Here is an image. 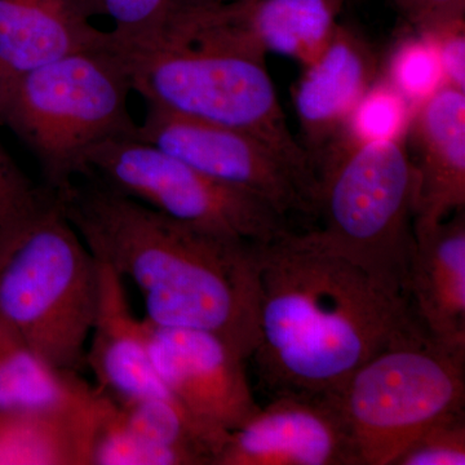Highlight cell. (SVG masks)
I'll return each mask as SVG.
<instances>
[{
	"instance_id": "obj_3",
	"label": "cell",
	"mask_w": 465,
	"mask_h": 465,
	"mask_svg": "<svg viewBox=\"0 0 465 465\" xmlns=\"http://www.w3.org/2000/svg\"><path fill=\"white\" fill-rule=\"evenodd\" d=\"M131 92L114 45L79 52L0 79V124L25 143L43 185L58 195L87 173L85 158L94 146L136 137Z\"/></svg>"
},
{
	"instance_id": "obj_26",
	"label": "cell",
	"mask_w": 465,
	"mask_h": 465,
	"mask_svg": "<svg viewBox=\"0 0 465 465\" xmlns=\"http://www.w3.org/2000/svg\"><path fill=\"white\" fill-rule=\"evenodd\" d=\"M409 29L424 33L465 18V0H390Z\"/></svg>"
},
{
	"instance_id": "obj_12",
	"label": "cell",
	"mask_w": 465,
	"mask_h": 465,
	"mask_svg": "<svg viewBox=\"0 0 465 465\" xmlns=\"http://www.w3.org/2000/svg\"><path fill=\"white\" fill-rule=\"evenodd\" d=\"M213 465H358L336 396L282 394L232 430Z\"/></svg>"
},
{
	"instance_id": "obj_16",
	"label": "cell",
	"mask_w": 465,
	"mask_h": 465,
	"mask_svg": "<svg viewBox=\"0 0 465 465\" xmlns=\"http://www.w3.org/2000/svg\"><path fill=\"white\" fill-rule=\"evenodd\" d=\"M409 302L430 338L465 351V213L434 225H414Z\"/></svg>"
},
{
	"instance_id": "obj_17",
	"label": "cell",
	"mask_w": 465,
	"mask_h": 465,
	"mask_svg": "<svg viewBox=\"0 0 465 465\" xmlns=\"http://www.w3.org/2000/svg\"><path fill=\"white\" fill-rule=\"evenodd\" d=\"M113 45L81 0H0V79Z\"/></svg>"
},
{
	"instance_id": "obj_19",
	"label": "cell",
	"mask_w": 465,
	"mask_h": 465,
	"mask_svg": "<svg viewBox=\"0 0 465 465\" xmlns=\"http://www.w3.org/2000/svg\"><path fill=\"white\" fill-rule=\"evenodd\" d=\"M96 403L97 396L75 411L0 410V465H90Z\"/></svg>"
},
{
	"instance_id": "obj_5",
	"label": "cell",
	"mask_w": 465,
	"mask_h": 465,
	"mask_svg": "<svg viewBox=\"0 0 465 465\" xmlns=\"http://www.w3.org/2000/svg\"><path fill=\"white\" fill-rule=\"evenodd\" d=\"M114 48L146 105L255 137L316 192L313 164L290 130L265 61L162 39Z\"/></svg>"
},
{
	"instance_id": "obj_10",
	"label": "cell",
	"mask_w": 465,
	"mask_h": 465,
	"mask_svg": "<svg viewBox=\"0 0 465 465\" xmlns=\"http://www.w3.org/2000/svg\"><path fill=\"white\" fill-rule=\"evenodd\" d=\"M136 139L255 195L284 219L290 213L314 215L312 183L273 149L250 134L146 105Z\"/></svg>"
},
{
	"instance_id": "obj_13",
	"label": "cell",
	"mask_w": 465,
	"mask_h": 465,
	"mask_svg": "<svg viewBox=\"0 0 465 465\" xmlns=\"http://www.w3.org/2000/svg\"><path fill=\"white\" fill-rule=\"evenodd\" d=\"M304 67L292 92L300 143L314 173L341 140L361 97L381 76V64L365 35L339 24L331 41Z\"/></svg>"
},
{
	"instance_id": "obj_18",
	"label": "cell",
	"mask_w": 465,
	"mask_h": 465,
	"mask_svg": "<svg viewBox=\"0 0 465 465\" xmlns=\"http://www.w3.org/2000/svg\"><path fill=\"white\" fill-rule=\"evenodd\" d=\"M96 396L94 385L52 366L0 320V410L75 411L94 405Z\"/></svg>"
},
{
	"instance_id": "obj_11",
	"label": "cell",
	"mask_w": 465,
	"mask_h": 465,
	"mask_svg": "<svg viewBox=\"0 0 465 465\" xmlns=\"http://www.w3.org/2000/svg\"><path fill=\"white\" fill-rule=\"evenodd\" d=\"M145 324L155 371L202 428L225 440L258 411L247 360L224 339L202 330L168 329L146 320Z\"/></svg>"
},
{
	"instance_id": "obj_22",
	"label": "cell",
	"mask_w": 465,
	"mask_h": 465,
	"mask_svg": "<svg viewBox=\"0 0 465 465\" xmlns=\"http://www.w3.org/2000/svg\"><path fill=\"white\" fill-rule=\"evenodd\" d=\"M56 200L36 185L0 146V260L21 232Z\"/></svg>"
},
{
	"instance_id": "obj_14",
	"label": "cell",
	"mask_w": 465,
	"mask_h": 465,
	"mask_svg": "<svg viewBox=\"0 0 465 465\" xmlns=\"http://www.w3.org/2000/svg\"><path fill=\"white\" fill-rule=\"evenodd\" d=\"M97 262L99 299L84 358L85 369L96 381L94 387L116 402L176 401L150 360L145 320L134 316L124 277L104 260Z\"/></svg>"
},
{
	"instance_id": "obj_2",
	"label": "cell",
	"mask_w": 465,
	"mask_h": 465,
	"mask_svg": "<svg viewBox=\"0 0 465 465\" xmlns=\"http://www.w3.org/2000/svg\"><path fill=\"white\" fill-rule=\"evenodd\" d=\"M56 197L94 258L136 284L148 322L215 333L250 360L259 341L255 244L197 231L92 176Z\"/></svg>"
},
{
	"instance_id": "obj_1",
	"label": "cell",
	"mask_w": 465,
	"mask_h": 465,
	"mask_svg": "<svg viewBox=\"0 0 465 465\" xmlns=\"http://www.w3.org/2000/svg\"><path fill=\"white\" fill-rule=\"evenodd\" d=\"M253 252L259 341L250 360L272 397L336 396L370 358L420 326L407 300L298 232Z\"/></svg>"
},
{
	"instance_id": "obj_4",
	"label": "cell",
	"mask_w": 465,
	"mask_h": 465,
	"mask_svg": "<svg viewBox=\"0 0 465 465\" xmlns=\"http://www.w3.org/2000/svg\"><path fill=\"white\" fill-rule=\"evenodd\" d=\"M414 208L415 173L406 142H341L317 170L314 215L321 225L299 235L409 302Z\"/></svg>"
},
{
	"instance_id": "obj_7",
	"label": "cell",
	"mask_w": 465,
	"mask_h": 465,
	"mask_svg": "<svg viewBox=\"0 0 465 465\" xmlns=\"http://www.w3.org/2000/svg\"><path fill=\"white\" fill-rule=\"evenodd\" d=\"M336 401L358 465H391L425 428L464 411L465 351L420 324L357 369Z\"/></svg>"
},
{
	"instance_id": "obj_25",
	"label": "cell",
	"mask_w": 465,
	"mask_h": 465,
	"mask_svg": "<svg viewBox=\"0 0 465 465\" xmlns=\"http://www.w3.org/2000/svg\"><path fill=\"white\" fill-rule=\"evenodd\" d=\"M420 34L428 36L436 48L445 84L465 92V18Z\"/></svg>"
},
{
	"instance_id": "obj_23",
	"label": "cell",
	"mask_w": 465,
	"mask_h": 465,
	"mask_svg": "<svg viewBox=\"0 0 465 465\" xmlns=\"http://www.w3.org/2000/svg\"><path fill=\"white\" fill-rule=\"evenodd\" d=\"M90 14L96 9L114 23V45H134L161 35L173 0H81Z\"/></svg>"
},
{
	"instance_id": "obj_20",
	"label": "cell",
	"mask_w": 465,
	"mask_h": 465,
	"mask_svg": "<svg viewBox=\"0 0 465 465\" xmlns=\"http://www.w3.org/2000/svg\"><path fill=\"white\" fill-rule=\"evenodd\" d=\"M381 76L393 85L414 110L445 85L433 43L428 36L411 29L401 35L391 48L381 65Z\"/></svg>"
},
{
	"instance_id": "obj_6",
	"label": "cell",
	"mask_w": 465,
	"mask_h": 465,
	"mask_svg": "<svg viewBox=\"0 0 465 465\" xmlns=\"http://www.w3.org/2000/svg\"><path fill=\"white\" fill-rule=\"evenodd\" d=\"M99 299V262L58 200L0 260V320L52 366L81 372Z\"/></svg>"
},
{
	"instance_id": "obj_9",
	"label": "cell",
	"mask_w": 465,
	"mask_h": 465,
	"mask_svg": "<svg viewBox=\"0 0 465 465\" xmlns=\"http://www.w3.org/2000/svg\"><path fill=\"white\" fill-rule=\"evenodd\" d=\"M347 0H232L173 3L162 39L174 45L265 61L268 54L302 66L331 41Z\"/></svg>"
},
{
	"instance_id": "obj_15",
	"label": "cell",
	"mask_w": 465,
	"mask_h": 465,
	"mask_svg": "<svg viewBox=\"0 0 465 465\" xmlns=\"http://www.w3.org/2000/svg\"><path fill=\"white\" fill-rule=\"evenodd\" d=\"M414 225H434L465 208V92L442 85L412 115Z\"/></svg>"
},
{
	"instance_id": "obj_27",
	"label": "cell",
	"mask_w": 465,
	"mask_h": 465,
	"mask_svg": "<svg viewBox=\"0 0 465 465\" xmlns=\"http://www.w3.org/2000/svg\"><path fill=\"white\" fill-rule=\"evenodd\" d=\"M232 2V0H173L177 5H211V3Z\"/></svg>"
},
{
	"instance_id": "obj_24",
	"label": "cell",
	"mask_w": 465,
	"mask_h": 465,
	"mask_svg": "<svg viewBox=\"0 0 465 465\" xmlns=\"http://www.w3.org/2000/svg\"><path fill=\"white\" fill-rule=\"evenodd\" d=\"M465 415L455 412L425 428L391 465H464Z\"/></svg>"
},
{
	"instance_id": "obj_21",
	"label": "cell",
	"mask_w": 465,
	"mask_h": 465,
	"mask_svg": "<svg viewBox=\"0 0 465 465\" xmlns=\"http://www.w3.org/2000/svg\"><path fill=\"white\" fill-rule=\"evenodd\" d=\"M415 110L379 76L361 97L338 143L406 142Z\"/></svg>"
},
{
	"instance_id": "obj_8",
	"label": "cell",
	"mask_w": 465,
	"mask_h": 465,
	"mask_svg": "<svg viewBox=\"0 0 465 465\" xmlns=\"http://www.w3.org/2000/svg\"><path fill=\"white\" fill-rule=\"evenodd\" d=\"M85 166L84 176L216 237L262 244L290 232L286 219L255 195L219 182L136 137L94 146Z\"/></svg>"
}]
</instances>
